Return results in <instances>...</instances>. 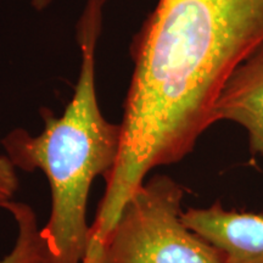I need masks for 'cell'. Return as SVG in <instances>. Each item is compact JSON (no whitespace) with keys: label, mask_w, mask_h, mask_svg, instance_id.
<instances>
[{"label":"cell","mask_w":263,"mask_h":263,"mask_svg":"<svg viewBox=\"0 0 263 263\" xmlns=\"http://www.w3.org/2000/svg\"><path fill=\"white\" fill-rule=\"evenodd\" d=\"M185 189L156 174L132 193L103 241L84 263H226L182 219Z\"/></svg>","instance_id":"obj_3"},{"label":"cell","mask_w":263,"mask_h":263,"mask_svg":"<svg viewBox=\"0 0 263 263\" xmlns=\"http://www.w3.org/2000/svg\"><path fill=\"white\" fill-rule=\"evenodd\" d=\"M4 210L14 218L17 234L11 251L0 258V263H45L47 242L32 207L14 200L5 205Z\"/></svg>","instance_id":"obj_6"},{"label":"cell","mask_w":263,"mask_h":263,"mask_svg":"<svg viewBox=\"0 0 263 263\" xmlns=\"http://www.w3.org/2000/svg\"><path fill=\"white\" fill-rule=\"evenodd\" d=\"M184 224L221 252L226 263H263V216L226 210L219 202L182 213Z\"/></svg>","instance_id":"obj_4"},{"label":"cell","mask_w":263,"mask_h":263,"mask_svg":"<svg viewBox=\"0 0 263 263\" xmlns=\"http://www.w3.org/2000/svg\"><path fill=\"white\" fill-rule=\"evenodd\" d=\"M263 42V0H159L130 45L121 149L95 221L108 228L151 171L182 161L209 129L219 93Z\"/></svg>","instance_id":"obj_1"},{"label":"cell","mask_w":263,"mask_h":263,"mask_svg":"<svg viewBox=\"0 0 263 263\" xmlns=\"http://www.w3.org/2000/svg\"><path fill=\"white\" fill-rule=\"evenodd\" d=\"M213 120L244 128L252 155L263 156V42L229 76L216 101Z\"/></svg>","instance_id":"obj_5"},{"label":"cell","mask_w":263,"mask_h":263,"mask_svg":"<svg viewBox=\"0 0 263 263\" xmlns=\"http://www.w3.org/2000/svg\"><path fill=\"white\" fill-rule=\"evenodd\" d=\"M16 167L6 155H0V209L14 201L20 189V179Z\"/></svg>","instance_id":"obj_7"},{"label":"cell","mask_w":263,"mask_h":263,"mask_svg":"<svg viewBox=\"0 0 263 263\" xmlns=\"http://www.w3.org/2000/svg\"><path fill=\"white\" fill-rule=\"evenodd\" d=\"M31 2L33 8L37 10V11H42V10L47 9L54 0H31Z\"/></svg>","instance_id":"obj_8"},{"label":"cell","mask_w":263,"mask_h":263,"mask_svg":"<svg viewBox=\"0 0 263 263\" xmlns=\"http://www.w3.org/2000/svg\"><path fill=\"white\" fill-rule=\"evenodd\" d=\"M107 0H85L76 27L81 68L73 95L60 116L43 108L44 128L33 136L15 128L2 139L16 168L41 170L51 192L49 221L42 227L45 263H84L90 241L88 197L98 177L111 172L120 155L121 124L100 110L97 90V48Z\"/></svg>","instance_id":"obj_2"}]
</instances>
